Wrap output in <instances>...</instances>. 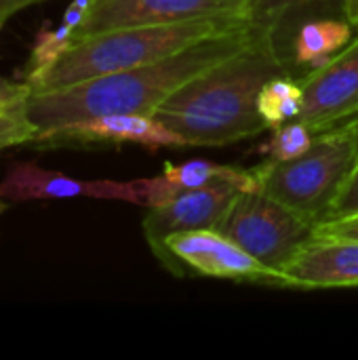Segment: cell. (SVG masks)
I'll return each mask as SVG.
<instances>
[{
  "mask_svg": "<svg viewBox=\"0 0 358 360\" xmlns=\"http://www.w3.org/2000/svg\"><path fill=\"white\" fill-rule=\"evenodd\" d=\"M162 173L171 179V184L184 192V190H196V188H207L215 184H234L243 190L257 188L255 171L253 169H241V167H230V165H217L211 160H188L179 165L167 162Z\"/></svg>",
  "mask_w": 358,
  "mask_h": 360,
  "instance_id": "cell-17",
  "label": "cell"
},
{
  "mask_svg": "<svg viewBox=\"0 0 358 360\" xmlns=\"http://www.w3.org/2000/svg\"><path fill=\"white\" fill-rule=\"evenodd\" d=\"M245 25H251L249 15L196 19L169 25H133L91 34L76 40L32 89V93L63 89L95 76L148 65L203 38Z\"/></svg>",
  "mask_w": 358,
  "mask_h": 360,
  "instance_id": "cell-3",
  "label": "cell"
},
{
  "mask_svg": "<svg viewBox=\"0 0 358 360\" xmlns=\"http://www.w3.org/2000/svg\"><path fill=\"white\" fill-rule=\"evenodd\" d=\"M281 289L358 287V238L308 240L281 272Z\"/></svg>",
  "mask_w": 358,
  "mask_h": 360,
  "instance_id": "cell-12",
  "label": "cell"
},
{
  "mask_svg": "<svg viewBox=\"0 0 358 360\" xmlns=\"http://www.w3.org/2000/svg\"><path fill=\"white\" fill-rule=\"evenodd\" d=\"M101 198L135 205L133 181H82L65 173L42 169L36 162H13L0 181V198L6 202L57 200V198Z\"/></svg>",
  "mask_w": 358,
  "mask_h": 360,
  "instance_id": "cell-11",
  "label": "cell"
},
{
  "mask_svg": "<svg viewBox=\"0 0 358 360\" xmlns=\"http://www.w3.org/2000/svg\"><path fill=\"white\" fill-rule=\"evenodd\" d=\"M357 162L354 133L348 124H338L317 133L306 154L293 160H266L253 171L257 188L319 226Z\"/></svg>",
  "mask_w": 358,
  "mask_h": 360,
  "instance_id": "cell-4",
  "label": "cell"
},
{
  "mask_svg": "<svg viewBox=\"0 0 358 360\" xmlns=\"http://www.w3.org/2000/svg\"><path fill=\"white\" fill-rule=\"evenodd\" d=\"M217 230L281 276L300 249L314 238L317 224L262 188H249L236 196Z\"/></svg>",
  "mask_w": 358,
  "mask_h": 360,
  "instance_id": "cell-5",
  "label": "cell"
},
{
  "mask_svg": "<svg viewBox=\"0 0 358 360\" xmlns=\"http://www.w3.org/2000/svg\"><path fill=\"white\" fill-rule=\"evenodd\" d=\"M317 133L300 122L289 120L285 124H279L272 129V137L255 148L257 154H262L266 160H293L302 154H306L314 143Z\"/></svg>",
  "mask_w": 358,
  "mask_h": 360,
  "instance_id": "cell-19",
  "label": "cell"
},
{
  "mask_svg": "<svg viewBox=\"0 0 358 360\" xmlns=\"http://www.w3.org/2000/svg\"><path fill=\"white\" fill-rule=\"evenodd\" d=\"M279 74H287V63L276 44L253 32L241 51L171 93L154 116L188 146H230L255 137L268 129L257 110L260 91Z\"/></svg>",
  "mask_w": 358,
  "mask_h": 360,
  "instance_id": "cell-1",
  "label": "cell"
},
{
  "mask_svg": "<svg viewBox=\"0 0 358 360\" xmlns=\"http://www.w3.org/2000/svg\"><path fill=\"white\" fill-rule=\"evenodd\" d=\"M6 207H8V202H6V200H2V198H0V213H2V211H4V209H6Z\"/></svg>",
  "mask_w": 358,
  "mask_h": 360,
  "instance_id": "cell-25",
  "label": "cell"
},
{
  "mask_svg": "<svg viewBox=\"0 0 358 360\" xmlns=\"http://www.w3.org/2000/svg\"><path fill=\"white\" fill-rule=\"evenodd\" d=\"M304 110L295 118L323 133L358 114V34L327 65L304 76Z\"/></svg>",
  "mask_w": 358,
  "mask_h": 360,
  "instance_id": "cell-9",
  "label": "cell"
},
{
  "mask_svg": "<svg viewBox=\"0 0 358 360\" xmlns=\"http://www.w3.org/2000/svg\"><path fill=\"white\" fill-rule=\"evenodd\" d=\"M152 253L175 276L196 274L236 283L279 287L281 276L249 255L219 230H192L167 236Z\"/></svg>",
  "mask_w": 358,
  "mask_h": 360,
  "instance_id": "cell-6",
  "label": "cell"
},
{
  "mask_svg": "<svg viewBox=\"0 0 358 360\" xmlns=\"http://www.w3.org/2000/svg\"><path fill=\"white\" fill-rule=\"evenodd\" d=\"M354 215H358V162L354 165L352 173L348 175V179L344 181V186L340 188L325 221L346 219V217H354Z\"/></svg>",
  "mask_w": 358,
  "mask_h": 360,
  "instance_id": "cell-20",
  "label": "cell"
},
{
  "mask_svg": "<svg viewBox=\"0 0 358 360\" xmlns=\"http://www.w3.org/2000/svg\"><path fill=\"white\" fill-rule=\"evenodd\" d=\"M251 0H95L76 40L116 27L249 15Z\"/></svg>",
  "mask_w": 358,
  "mask_h": 360,
  "instance_id": "cell-8",
  "label": "cell"
},
{
  "mask_svg": "<svg viewBox=\"0 0 358 360\" xmlns=\"http://www.w3.org/2000/svg\"><path fill=\"white\" fill-rule=\"evenodd\" d=\"M352 23L342 15H319L304 19L293 30L291 63L306 74L327 65L340 51H344L354 36Z\"/></svg>",
  "mask_w": 358,
  "mask_h": 360,
  "instance_id": "cell-13",
  "label": "cell"
},
{
  "mask_svg": "<svg viewBox=\"0 0 358 360\" xmlns=\"http://www.w3.org/2000/svg\"><path fill=\"white\" fill-rule=\"evenodd\" d=\"M253 38L251 25L203 38L160 61L95 76L63 89L32 93L30 112L38 129H51L76 120L108 114L154 116L162 101L184 82L234 55Z\"/></svg>",
  "mask_w": 358,
  "mask_h": 360,
  "instance_id": "cell-2",
  "label": "cell"
},
{
  "mask_svg": "<svg viewBox=\"0 0 358 360\" xmlns=\"http://www.w3.org/2000/svg\"><path fill=\"white\" fill-rule=\"evenodd\" d=\"M95 0H72L63 13V19L57 27H40L36 32L27 63L23 68V80L34 89L44 74L61 59V55L76 42V34L84 19L89 17Z\"/></svg>",
  "mask_w": 358,
  "mask_h": 360,
  "instance_id": "cell-14",
  "label": "cell"
},
{
  "mask_svg": "<svg viewBox=\"0 0 358 360\" xmlns=\"http://www.w3.org/2000/svg\"><path fill=\"white\" fill-rule=\"evenodd\" d=\"M342 6H344V17L352 23L358 34V0H342Z\"/></svg>",
  "mask_w": 358,
  "mask_h": 360,
  "instance_id": "cell-23",
  "label": "cell"
},
{
  "mask_svg": "<svg viewBox=\"0 0 358 360\" xmlns=\"http://www.w3.org/2000/svg\"><path fill=\"white\" fill-rule=\"evenodd\" d=\"M32 86L0 76V152L17 146H32L38 124L30 112Z\"/></svg>",
  "mask_w": 358,
  "mask_h": 360,
  "instance_id": "cell-16",
  "label": "cell"
},
{
  "mask_svg": "<svg viewBox=\"0 0 358 360\" xmlns=\"http://www.w3.org/2000/svg\"><path fill=\"white\" fill-rule=\"evenodd\" d=\"M357 116H358V114H357ZM352 118H354V116H352ZM348 120H350V118H348ZM344 122H346V120H344Z\"/></svg>",
  "mask_w": 358,
  "mask_h": 360,
  "instance_id": "cell-26",
  "label": "cell"
},
{
  "mask_svg": "<svg viewBox=\"0 0 358 360\" xmlns=\"http://www.w3.org/2000/svg\"><path fill=\"white\" fill-rule=\"evenodd\" d=\"M139 146L148 152L186 148V139L162 120L148 114H108L40 129L34 148H84V146Z\"/></svg>",
  "mask_w": 358,
  "mask_h": 360,
  "instance_id": "cell-7",
  "label": "cell"
},
{
  "mask_svg": "<svg viewBox=\"0 0 358 360\" xmlns=\"http://www.w3.org/2000/svg\"><path fill=\"white\" fill-rule=\"evenodd\" d=\"M344 15L342 0H251L249 23L260 36L270 38L276 46L287 30L293 32V21H304L319 15Z\"/></svg>",
  "mask_w": 358,
  "mask_h": 360,
  "instance_id": "cell-15",
  "label": "cell"
},
{
  "mask_svg": "<svg viewBox=\"0 0 358 360\" xmlns=\"http://www.w3.org/2000/svg\"><path fill=\"white\" fill-rule=\"evenodd\" d=\"M243 188L234 184H215L196 190H184L173 200L148 209L143 215V236L150 249H156L167 236L192 230H217Z\"/></svg>",
  "mask_w": 358,
  "mask_h": 360,
  "instance_id": "cell-10",
  "label": "cell"
},
{
  "mask_svg": "<svg viewBox=\"0 0 358 360\" xmlns=\"http://www.w3.org/2000/svg\"><path fill=\"white\" fill-rule=\"evenodd\" d=\"M342 124H348V127L352 129V133H354V139H357V148H358V116L350 118V120H346V122H342Z\"/></svg>",
  "mask_w": 358,
  "mask_h": 360,
  "instance_id": "cell-24",
  "label": "cell"
},
{
  "mask_svg": "<svg viewBox=\"0 0 358 360\" xmlns=\"http://www.w3.org/2000/svg\"><path fill=\"white\" fill-rule=\"evenodd\" d=\"M257 110L268 129L295 120L304 110V89L302 82L289 78V74H279L270 78L257 97Z\"/></svg>",
  "mask_w": 358,
  "mask_h": 360,
  "instance_id": "cell-18",
  "label": "cell"
},
{
  "mask_svg": "<svg viewBox=\"0 0 358 360\" xmlns=\"http://www.w3.org/2000/svg\"><path fill=\"white\" fill-rule=\"evenodd\" d=\"M314 236L319 238H358V215L346 219L323 221L317 226Z\"/></svg>",
  "mask_w": 358,
  "mask_h": 360,
  "instance_id": "cell-21",
  "label": "cell"
},
{
  "mask_svg": "<svg viewBox=\"0 0 358 360\" xmlns=\"http://www.w3.org/2000/svg\"><path fill=\"white\" fill-rule=\"evenodd\" d=\"M38 2H44V0H0V27L21 8L38 4Z\"/></svg>",
  "mask_w": 358,
  "mask_h": 360,
  "instance_id": "cell-22",
  "label": "cell"
}]
</instances>
